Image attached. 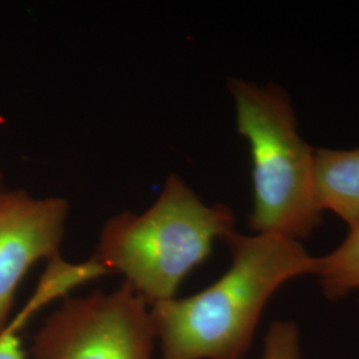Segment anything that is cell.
Instances as JSON below:
<instances>
[{"mask_svg":"<svg viewBox=\"0 0 359 359\" xmlns=\"http://www.w3.org/2000/svg\"><path fill=\"white\" fill-rule=\"evenodd\" d=\"M68 213L63 197H36L23 189L0 193V333L11 321L27 273L40 259L60 257Z\"/></svg>","mask_w":359,"mask_h":359,"instance_id":"5b68a950","label":"cell"},{"mask_svg":"<svg viewBox=\"0 0 359 359\" xmlns=\"http://www.w3.org/2000/svg\"><path fill=\"white\" fill-rule=\"evenodd\" d=\"M228 87L237 129L249 144L252 158L249 226L256 234L301 243L322 222L314 180L316 149L301 137L294 109L281 87L243 79H229Z\"/></svg>","mask_w":359,"mask_h":359,"instance_id":"3957f363","label":"cell"},{"mask_svg":"<svg viewBox=\"0 0 359 359\" xmlns=\"http://www.w3.org/2000/svg\"><path fill=\"white\" fill-rule=\"evenodd\" d=\"M316 192L322 210H330L347 225L359 221V147L316 149Z\"/></svg>","mask_w":359,"mask_h":359,"instance_id":"8992f818","label":"cell"},{"mask_svg":"<svg viewBox=\"0 0 359 359\" xmlns=\"http://www.w3.org/2000/svg\"><path fill=\"white\" fill-rule=\"evenodd\" d=\"M151 309L128 283L65 297L34 337V359H151Z\"/></svg>","mask_w":359,"mask_h":359,"instance_id":"277c9868","label":"cell"},{"mask_svg":"<svg viewBox=\"0 0 359 359\" xmlns=\"http://www.w3.org/2000/svg\"><path fill=\"white\" fill-rule=\"evenodd\" d=\"M6 191V187H4V176H3V173H1V170H0V193L4 192Z\"/></svg>","mask_w":359,"mask_h":359,"instance_id":"30bf717a","label":"cell"},{"mask_svg":"<svg viewBox=\"0 0 359 359\" xmlns=\"http://www.w3.org/2000/svg\"><path fill=\"white\" fill-rule=\"evenodd\" d=\"M29 320L27 314L19 311L0 333V359H27L19 333Z\"/></svg>","mask_w":359,"mask_h":359,"instance_id":"9c48e42d","label":"cell"},{"mask_svg":"<svg viewBox=\"0 0 359 359\" xmlns=\"http://www.w3.org/2000/svg\"><path fill=\"white\" fill-rule=\"evenodd\" d=\"M314 276L329 299H341L359 289V221L348 225L345 240L333 252L318 257Z\"/></svg>","mask_w":359,"mask_h":359,"instance_id":"52a82bcc","label":"cell"},{"mask_svg":"<svg viewBox=\"0 0 359 359\" xmlns=\"http://www.w3.org/2000/svg\"><path fill=\"white\" fill-rule=\"evenodd\" d=\"M236 216L224 204L208 205L170 175L142 213L120 212L100 231L92 259L124 283L148 306L176 298L180 285L210 256L216 240L234 231Z\"/></svg>","mask_w":359,"mask_h":359,"instance_id":"7a4b0ae2","label":"cell"},{"mask_svg":"<svg viewBox=\"0 0 359 359\" xmlns=\"http://www.w3.org/2000/svg\"><path fill=\"white\" fill-rule=\"evenodd\" d=\"M225 243L231 266L217 281L151 306L161 359H244L271 297L318 265L301 243L276 234L233 231Z\"/></svg>","mask_w":359,"mask_h":359,"instance_id":"6da1fadb","label":"cell"},{"mask_svg":"<svg viewBox=\"0 0 359 359\" xmlns=\"http://www.w3.org/2000/svg\"><path fill=\"white\" fill-rule=\"evenodd\" d=\"M261 359H301V338L294 322L270 325Z\"/></svg>","mask_w":359,"mask_h":359,"instance_id":"ba28073f","label":"cell"}]
</instances>
